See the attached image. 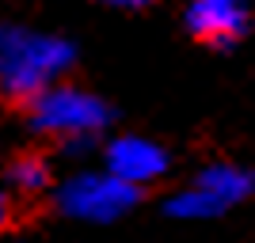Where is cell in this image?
I'll return each instance as SVG.
<instances>
[{
	"label": "cell",
	"mask_w": 255,
	"mask_h": 243,
	"mask_svg": "<svg viewBox=\"0 0 255 243\" xmlns=\"http://www.w3.org/2000/svg\"><path fill=\"white\" fill-rule=\"evenodd\" d=\"M4 179H8V190H15V194H42V190H50L53 175H50V163L38 152H23V156H15L8 163Z\"/></svg>",
	"instance_id": "obj_7"
},
{
	"label": "cell",
	"mask_w": 255,
	"mask_h": 243,
	"mask_svg": "<svg viewBox=\"0 0 255 243\" xmlns=\"http://www.w3.org/2000/svg\"><path fill=\"white\" fill-rule=\"evenodd\" d=\"M255 175L236 163H210L168 198V213L179 221H210L252 198Z\"/></svg>",
	"instance_id": "obj_3"
},
{
	"label": "cell",
	"mask_w": 255,
	"mask_h": 243,
	"mask_svg": "<svg viewBox=\"0 0 255 243\" xmlns=\"http://www.w3.org/2000/svg\"><path fill=\"white\" fill-rule=\"evenodd\" d=\"M103 171H111L115 179H122L126 186H133V190H141V186L164 179V171H168V152L149 137L126 133V137H115L103 148Z\"/></svg>",
	"instance_id": "obj_5"
},
{
	"label": "cell",
	"mask_w": 255,
	"mask_h": 243,
	"mask_svg": "<svg viewBox=\"0 0 255 243\" xmlns=\"http://www.w3.org/2000/svg\"><path fill=\"white\" fill-rule=\"evenodd\" d=\"M76 50L61 34L31 31L19 23H0V91L11 99H27L61 84V76L73 69Z\"/></svg>",
	"instance_id": "obj_1"
},
{
	"label": "cell",
	"mask_w": 255,
	"mask_h": 243,
	"mask_svg": "<svg viewBox=\"0 0 255 243\" xmlns=\"http://www.w3.org/2000/svg\"><path fill=\"white\" fill-rule=\"evenodd\" d=\"M252 23V4L248 0H191L187 4V27L202 42H236Z\"/></svg>",
	"instance_id": "obj_6"
},
{
	"label": "cell",
	"mask_w": 255,
	"mask_h": 243,
	"mask_svg": "<svg viewBox=\"0 0 255 243\" xmlns=\"http://www.w3.org/2000/svg\"><path fill=\"white\" fill-rule=\"evenodd\" d=\"M133 186H126L122 179H115L111 171H76L69 179L57 182L53 201L65 217L73 221H88V224H111L122 213H129L137 205Z\"/></svg>",
	"instance_id": "obj_4"
},
{
	"label": "cell",
	"mask_w": 255,
	"mask_h": 243,
	"mask_svg": "<svg viewBox=\"0 0 255 243\" xmlns=\"http://www.w3.org/2000/svg\"><path fill=\"white\" fill-rule=\"evenodd\" d=\"M111 122V106L76 84H50L27 99V126L42 137H57L65 148H88Z\"/></svg>",
	"instance_id": "obj_2"
},
{
	"label": "cell",
	"mask_w": 255,
	"mask_h": 243,
	"mask_svg": "<svg viewBox=\"0 0 255 243\" xmlns=\"http://www.w3.org/2000/svg\"><path fill=\"white\" fill-rule=\"evenodd\" d=\"M103 4H115V8H141V4H149V0H103Z\"/></svg>",
	"instance_id": "obj_9"
},
{
	"label": "cell",
	"mask_w": 255,
	"mask_h": 243,
	"mask_svg": "<svg viewBox=\"0 0 255 243\" xmlns=\"http://www.w3.org/2000/svg\"><path fill=\"white\" fill-rule=\"evenodd\" d=\"M8 221H11V194L8 186H0V232L8 228Z\"/></svg>",
	"instance_id": "obj_8"
}]
</instances>
